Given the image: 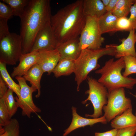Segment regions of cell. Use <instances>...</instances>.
<instances>
[{"label": "cell", "instance_id": "obj_27", "mask_svg": "<svg viewBox=\"0 0 136 136\" xmlns=\"http://www.w3.org/2000/svg\"><path fill=\"white\" fill-rule=\"evenodd\" d=\"M9 116L2 98H0V126H4L10 121Z\"/></svg>", "mask_w": 136, "mask_h": 136}, {"label": "cell", "instance_id": "obj_8", "mask_svg": "<svg viewBox=\"0 0 136 136\" xmlns=\"http://www.w3.org/2000/svg\"><path fill=\"white\" fill-rule=\"evenodd\" d=\"M22 54V41L20 35L10 33L0 40V61L6 64H16Z\"/></svg>", "mask_w": 136, "mask_h": 136}, {"label": "cell", "instance_id": "obj_21", "mask_svg": "<svg viewBox=\"0 0 136 136\" xmlns=\"http://www.w3.org/2000/svg\"><path fill=\"white\" fill-rule=\"evenodd\" d=\"M135 0H118L111 12L118 18L127 17Z\"/></svg>", "mask_w": 136, "mask_h": 136}, {"label": "cell", "instance_id": "obj_38", "mask_svg": "<svg viewBox=\"0 0 136 136\" xmlns=\"http://www.w3.org/2000/svg\"><path fill=\"white\" fill-rule=\"evenodd\" d=\"M135 116H136V113H135Z\"/></svg>", "mask_w": 136, "mask_h": 136}, {"label": "cell", "instance_id": "obj_29", "mask_svg": "<svg viewBox=\"0 0 136 136\" xmlns=\"http://www.w3.org/2000/svg\"><path fill=\"white\" fill-rule=\"evenodd\" d=\"M14 15L12 8L9 5L0 1V18L9 19Z\"/></svg>", "mask_w": 136, "mask_h": 136}, {"label": "cell", "instance_id": "obj_28", "mask_svg": "<svg viewBox=\"0 0 136 136\" xmlns=\"http://www.w3.org/2000/svg\"><path fill=\"white\" fill-rule=\"evenodd\" d=\"M116 28L117 31H129L132 30L131 23L127 17L118 18L116 23Z\"/></svg>", "mask_w": 136, "mask_h": 136}, {"label": "cell", "instance_id": "obj_14", "mask_svg": "<svg viewBox=\"0 0 136 136\" xmlns=\"http://www.w3.org/2000/svg\"><path fill=\"white\" fill-rule=\"evenodd\" d=\"M56 49L58 51L60 59L75 61L79 56L81 49L79 38L58 43Z\"/></svg>", "mask_w": 136, "mask_h": 136}, {"label": "cell", "instance_id": "obj_13", "mask_svg": "<svg viewBox=\"0 0 136 136\" xmlns=\"http://www.w3.org/2000/svg\"><path fill=\"white\" fill-rule=\"evenodd\" d=\"M39 58L37 63L44 73L50 75L60 59V54L56 49L52 50H42L39 51Z\"/></svg>", "mask_w": 136, "mask_h": 136}, {"label": "cell", "instance_id": "obj_12", "mask_svg": "<svg viewBox=\"0 0 136 136\" xmlns=\"http://www.w3.org/2000/svg\"><path fill=\"white\" fill-rule=\"evenodd\" d=\"M72 119L69 127L64 131L62 136H66L73 130L87 126H92L95 124L101 123L106 124L107 121L104 115L98 118H87L80 116L77 112V108L73 106L72 108Z\"/></svg>", "mask_w": 136, "mask_h": 136}, {"label": "cell", "instance_id": "obj_33", "mask_svg": "<svg viewBox=\"0 0 136 136\" xmlns=\"http://www.w3.org/2000/svg\"><path fill=\"white\" fill-rule=\"evenodd\" d=\"M9 88L2 78L0 76V98H2L5 95Z\"/></svg>", "mask_w": 136, "mask_h": 136}, {"label": "cell", "instance_id": "obj_37", "mask_svg": "<svg viewBox=\"0 0 136 136\" xmlns=\"http://www.w3.org/2000/svg\"><path fill=\"white\" fill-rule=\"evenodd\" d=\"M135 39H136V32H135Z\"/></svg>", "mask_w": 136, "mask_h": 136}, {"label": "cell", "instance_id": "obj_16", "mask_svg": "<svg viewBox=\"0 0 136 136\" xmlns=\"http://www.w3.org/2000/svg\"><path fill=\"white\" fill-rule=\"evenodd\" d=\"M111 125L113 129H119L136 126V116L129 108L111 121Z\"/></svg>", "mask_w": 136, "mask_h": 136}, {"label": "cell", "instance_id": "obj_6", "mask_svg": "<svg viewBox=\"0 0 136 136\" xmlns=\"http://www.w3.org/2000/svg\"><path fill=\"white\" fill-rule=\"evenodd\" d=\"M108 92L107 103L103 108L107 122L132 108L131 100L126 96L124 88H116Z\"/></svg>", "mask_w": 136, "mask_h": 136}, {"label": "cell", "instance_id": "obj_24", "mask_svg": "<svg viewBox=\"0 0 136 136\" xmlns=\"http://www.w3.org/2000/svg\"><path fill=\"white\" fill-rule=\"evenodd\" d=\"M0 136H20V126L18 120L11 119L10 123L4 126H0Z\"/></svg>", "mask_w": 136, "mask_h": 136}, {"label": "cell", "instance_id": "obj_32", "mask_svg": "<svg viewBox=\"0 0 136 136\" xmlns=\"http://www.w3.org/2000/svg\"><path fill=\"white\" fill-rule=\"evenodd\" d=\"M130 13V15L128 19L131 23L132 29L136 31V0L131 6Z\"/></svg>", "mask_w": 136, "mask_h": 136}, {"label": "cell", "instance_id": "obj_25", "mask_svg": "<svg viewBox=\"0 0 136 136\" xmlns=\"http://www.w3.org/2000/svg\"><path fill=\"white\" fill-rule=\"evenodd\" d=\"M29 0H2L1 1L10 6L14 15L20 18L23 15L25 9L28 4Z\"/></svg>", "mask_w": 136, "mask_h": 136}, {"label": "cell", "instance_id": "obj_18", "mask_svg": "<svg viewBox=\"0 0 136 136\" xmlns=\"http://www.w3.org/2000/svg\"><path fill=\"white\" fill-rule=\"evenodd\" d=\"M83 9L86 17H95L98 18L106 12L105 7L100 0H83Z\"/></svg>", "mask_w": 136, "mask_h": 136}, {"label": "cell", "instance_id": "obj_36", "mask_svg": "<svg viewBox=\"0 0 136 136\" xmlns=\"http://www.w3.org/2000/svg\"><path fill=\"white\" fill-rule=\"evenodd\" d=\"M110 0H101L104 6L105 7L107 6L109 4Z\"/></svg>", "mask_w": 136, "mask_h": 136}, {"label": "cell", "instance_id": "obj_4", "mask_svg": "<svg viewBox=\"0 0 136 136\" xmlns=\"http://www.w3.org/2000/svg\"><path fill=\"white\" fill-rule=\"evenodd\" d=\"M125 68L123 57L115 61L113 58L111 59L101 69L95 71L96 74L101 75L97 81L108 92L121 87L132 89L136 84V79L124 76L121 72Z\"/></svg>", "mask_w": 136, "mask_h": 136}, {"label": "cell", "instance_id": "obj_2", "mask_svg": "<svg viewBox=\"0 0 136 136\" xmlns=\"http://www.w3.org/2000/svg\"><path fill=\"white\" fill-rule=\"evenodd\" d=\"M83 0L68 4L52 15L50 25L58 43L78 38L85 25L86 16Z\"/></svg>", "mask_w": 136, "mask_h": 136}, {"label": "cell", "instance_id": "obj_7", "mask_svg": "<svg viewBox=\"0 0 136 136\" xmlns=\"http://www.w3.org/2000/svg\"><path fill=\"white\" fill-rule=\"evenodd\" d=\"M102 35L98 18L95 17L86 16L85 25L79 38L81 50L85 49L96 50L101 48L105 40Z\"/></svg>", "mask_w": 136, "mask_h": 136}, {"label": "cell", "instance_id": "obj_31", "mask_svg": "<svg viewBox=\"0 0 136 136\" xmlns=\"http://www.w3.org/2000/svg\"><path fill=\"white\" fill-rule=\"evenodd\" d=\"M8 20L6 19L0 18V40L10 33L8 29Z\"/></svg>", "mask_w": 136, "mask_h": 136}, {"label": "cell", "instance_id": "obj_22", "mask_svg": "<svg viewBox=\"0 0 136 136\" xmlns=\"http://www.w3.org/2000/svg\"><path fill=\"white\" fill-rule=\"evenodd\" d=\"M6 64L0 61V76L8 86L17 96H19L20 88L19 84L16 83L9 74L6 67Z\"/></svg>", "mask_w": 136, "mask_h": 136}, {"label": "cell", "instance_id": "obj_19", "mask_svg": "<svg viewBox=\"0 0 136 136\" xmlns=\"http://www.w3.org/2000/svg\"><path fill=\"white\" fill-rule=\"evenodd\" d=\"M118 18L111 12H106L98 18L99 27L102 34L117 31L116 24Z\"/></svg>", "mask_w": 136, "mask_h": 136}, {"label": "cell", "instance_id": "obj_11", "mask_svg": "<svg viewBox=\"0 0 136 136\" xmlns=\"http://www.w3.org/2000/svg\"><path fill=\"white\" fill-rule=\"evenodd\" d=\"M39 51H33L21 56L18 65L14 67L11 76L12 78L22 77L34 65L37 63L39 58Z\"/></svg>", "mask_w": 136, "mask_h": 136}, {"label": "cell", "instance_id": "obj_10", "mask_svg": "<svg viewBox=\"0 0 136 136\" xmlns=\"http://www.w3.org/2000/svg\"><path fill=\"white\" fill-rule=\"evenodd\" d=\"M57 44L50 23L38 32L31 51L55 50L56 49Z\"/></svg>", "mask_w": 136, "mask_h": 136}, {"label": "cell", "instance_id": "obj_30", "mask_svg": "<svg viewBox=\"0 0 136 136\" xmlns=\"http://www.w3.org/2000/svg\"><path fill=\"white\" fill-rule=\"evenodd\" d=\"M136 133V126L118 129L116 136H134Z\"/></svg>", "mask_w": 136, "mask_h": 136}, {"label": "cell", "instance_id": "obj_23", "mask_svg": "<svg viewBox=\"0 0 136 136\" xmlns=\"http://www.w3.org/2000/svg\"><path fill=\"white\" fill-rule=\"evenodd\" d=\"M14 92L9 88L6 93L2 98L8 111L10 118L15 114L19 107L13 95Z\"/></svg>", "mask_w": 136, "mask_h": 136}, {"label": "cell", "instance_id": "obj_15", "mask_svg": "<svg viewBox=\"0 0 136 136\" xmlns=\"http://www.w3.org/2000/svg\"><path fill=\"white\" fill-rule=\"evenodd\" d=\"M135 30L132 29L129 31L128 37L126 39L120 40L122 42L120 45L114 44L115 48V56L119 58L127 56H131L136 57L135 44L136 42L135 37Z\"/></svg>", "mask_w": 136, "mask_h": 136}, {"label": "cell", "instance_id": "obj_17", "mask_svg": "<svg viewBox=\"0 0 136 136\" xmlns=\"http://www.w3.org/2000/svg\"><path fill=\"white\" fill-rule=\"evenodd\" d=\"M44 73L40 65L37 63L34 65L23 77L26 81H29L31 86L36 89L38 93L35 96L39 97L41 95L40 81Z\"/></svg>", "mask_w": 136, "mask_h": 136}, {"label": "cell", "instance_id": "obj_3", "mask_svg": "<svg viewBox=\"0 0 136 136\" xmlns=\"http://www.w3.org/2000/svg\"><path fill=\"white\" fill-rule=\"evenodd\" d=\"M116 53L114 44L106 45L105 47L96 50L85 49L82 50L79 57L74 61L75 80L76 82L77 90H80L82 83L87 79L89 74L100 67L98 59L105 55L114 56Z\"/></svg>", "mask_w": 136, "mask_h": 136}, {"label": "cell", "instance_id": "obj_26", "mask_svg": "<svg viewBox=\"0 0 136 136\" xmlns=\"http://www.w3.org/2000/svg\"><path fill=\"white\" fill-rule=\"evenodd\" d=\"M125 64V70L123 75L125 77L136 73V57L131 56L123 57Z\"/></svg>", "mask_w": 136, "mask_h": 136}, {"label": "cell", "instance_id": "obj_35", "mask_svg": "<svg viewBox=\"0 0 136 136\" xmlns=\"http://www.w3.org/2000/svg\"><path fill=\"white\" fill-rule=\"evenodd\" d=\"M118 0H110L108 5L105 7L107 12H111L115 7Z\"/></svg>", "mask_w": 136, "mask_h": 136}, {"label": "cell", "instance_id": "obj_34", "mask_svg": "<svg viewBox=\"0 0 136 136\" xmlns=\"http://www.w3.org/2000/svg\"><path fill=\"white\" fill-rule=\"evenodd\" d=\"M118 129H113L110 130L103 132H96L94 136H116Z\"/></svg>", "mask_w": 136, "mask_h": 136}, {"label": "cell", "instance_id": "obj_20", "mask_svg": "<svg viewBox=\"0 0 136 136\" xmlns=\"http://www.w3.org/2000/svg\"><path fill=\"white\" fill-rule=\"evenodd\" d=\"M75 70L74 61L67 59H60L52 73L56 78L68 76Z\"/></svg>", "mask_w": 136, "mask_h": 136}, {"label": "cell", "instance_id": "obj_9", "mask_svg": "<svg viewBox=\"0 0 136 136\" xmlns=\"http://www.w3.org/2000/svg\"><path fill=\"white\" fill-rule=\"evenodd\" d=\"M15 78L18 82L20 90L19 96H16L15 98L19 107L22 110V116L29 118L31 113H40L41 109L34 104L32 98L33 93L37 90L29 86L23 77H16Z\"/></svg>", "mask_w": 136, "mask_h": 136}, {"label": "cell", "instance_id": "obj_1", "mask_svg": "<svg viewBox=\"0 0 136 136\" xmlns=\"http://www.w3.org/2000/svg\"><path fill=\"white\" fill-rule=\"evenodd\" d=\"M51 16L50 0H29L20 18L23 54L31 51L37 35L50 23Z\"/></svg>", "mask_w": 136, "mask_h": 136}, {"label": "cell", "instance_id": "obj_5", "mask_svg": "<svg viewBox=\"0 0 136 136\" xmlns=\"http://www.w3.org/2000/svg\"><path fill=\"white\" fill-rule=\"evenodd\" d=\"M87 79L89 89L85 92L88 94L87 98L82 103L85 104L90 101L92 104L94 112L91 115L86 114V117L96 118L102 115L103 108L107 103L109 92L106 88L95 79L88 76Z\"/></svg>", "mask_w": 136, "mask_h": 136}]
</instances>
